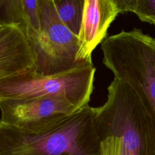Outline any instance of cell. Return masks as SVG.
Masks as SVG:
<instances>
[{
    "instance_id": "6da1fadb",
    "label": "cell",
    "mask_w": 155,
    "mask_h": 155,
    "mask_svg": "<svg viewBox=\"0 0 155 155\" xmlns=\"http://www.w3.org/2000/svg\"><path fill=\"white\" fill-rule=\"evenodd\" d=\"M0 155H100L94 108L87 105L38 133L0 121Z\"/></svg>"
},
{
    "instance_id": "7a4b0ae2",
    "label": "cell",
    "mask_w": 155,
    "mask_h": 155,
    "mask_svg": "<svg viewBox=\"0 0 155 155\" xmlns=\"http://www.w3.org/2000/svg\"><path fill=\"white\" fill-rule=\"evenodd\" d=\"M106 102L94 108L98 140L110 142L124 155H155V125L136 94L114 78Z\"/></svg>"
},
{
    "instance_id": "3957f363",
    "label": "cell",
    "mask_w": 155,
    "mask_h": 155,
    "mask_svg": "<svg viewBox=\"0 0 155 155\" xmlns=\"http://www.w3.org/2000/svg\"><path fill=\"white\" fill-rule=\"evenodd\" d=\"M103 64L136 94L155 125V38L142 30H122L101 44Z\"/></svg>"
},
{
    "instance_id": "277c9868",
    "label": "cell",
    "mask_w": 155,
    "mask_h": 155,
    "mask_svg": "<svg viewBox=\"0 0 155 155\" xmlns=\"http://www.w3.org/2000/svg\"><path fill=\"white\" fill-rule=\"evenodd\" d=\"M95 71L93 65L51 76L25 71L0 79V100L51 97L81 108L88 105Z\"/></svg>"
},
{
    "instance_id": "5b68a950",
    "label": "cell",
    "mask_w": 155,
    "mask_h": 155,
    "mask_svg": "<svg viewBox=\"0 0 155 155\" xmlns=\"http://www.w3.org/2000/svg\"><path fill=\"white\" fill-rule=\"evenodd\" d=\"M38 2L41 31L36 40L28 42L34 58L30 71L51 76L87 67L76 61L78 38L59 19L53 0H38Z\"/></svg>"
},
{
    "instance_id": "8992f818",
    "label": "cell",
    "mask_w": 155,
    "mask_h": 155,
    "mask_svg": "<svg viewBox=\"0 0 155 155\" xmlns=\"http://www.w3.org/2000/svg\"><path fill=\"white\" fill-rule=\"evenodd\" d=\"M79 109L56 98L4 99L0 100V121L38 133L50 128Z\"/></svg>"
},
{
    "instance_id": "52a82bcc",
    "label": "cell",
    "mask_w": 155,
    "mask_h": 155,
    "mask_svg": "<svg viewBox=\"0 0 155 155\" xmlns=\"http://www.w3.org/2000/svg\"><path fill=\"white\" fill-rule=\"evenodd\" d=\"M119 13L115 0H84L76 56L79 64L85 67L93 65L91 53L105 39L108 27Z\"/></svg>"
},
{
    "instance_id": "ba28073f",
    "label": "cell",
    "mask_w": 155,
    "mask_h": 155,
    "mask_svg": "<svg viewBox=\"0 0 155 155\" xmlns=\"http://www.w3.org/2000/svg\"><path fill=\"white\" fill-rule=\"evenodd\" d=\"M34 65L33 53L28 41L13 25L0 28V79L31 70Z\"/></svg>"
},
{
    "instance_id": "9c48e42d",
    "label": "cell",
    "mask_w": 155,
    "mask_h": 155,
    "mask_svg": "<svg viewBox=\"0 0 155 155\" xmlns=\"http://www.w3.org/2000/svg\"><path fill=\"white\" fill-rule=\"evenodd\" d=\"M0 24L18 27L28 42L40 35V11L38 0H0Z\"/></svg>"
},
{
    "instance_id": "30bf717a",
    "label": "cell",
    "mask_w": 155,
    "mask_h": 155,
    "mask_svg": "<svg viewBox=\"0 0 155 155\" xmlns=\"http://www.w3.org/2000/svg\"><path fill=\"white\" fill-rule=\"evenodd\" d=\"M53 3L61 21L78 37L82 22L84 0H53Z\"/></svg>"
},
{
    "instance_id": "8fae6325",
    "label": "cell",
    "mask_w": 155,
    "mask_h": 155,
    "mask_svg": "<svg viewBox=\"0 0 155 155\" xmlns=\"http://www.w3.org/2000/svg\"><path fill=\"white\" fill-rule=\"evenodd\" d=\"M119 12H131L139 19L155 25V0H115Z\"/></svg>"
},
{
    "instance_id": "7c38bea8",
    "label": "cell",
    "mask_w": 155,
    "mask_h": 155,
    "mask_svg": "<svg viewBox=\"0 0 155 155\" xmlns=\"http://www.w3.org/2000/svg\"><path fill=\"white\" fill-rule=\"evenodd\" d=\"M1 26H2V25H1V24H0V28H1Z\"/></svg>"
}]
</instances>
